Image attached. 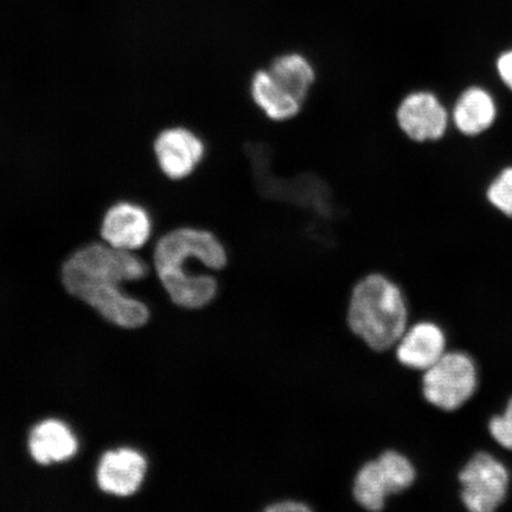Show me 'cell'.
Returning a JSON list of instances; mask_svg holds the SVG:
<instances>
[{
    "label": "cell",
    "mask_w": 512,
    "mask_h": 512,
    "mask_svg": "<svg viewBox=\"0 0 512 512\" xmlns=\"http://www.w3.org/2000/svg\"><path fill=\"white\" fill-rule=\"evenodd\" d=\"M78 439L59 420H46L31 431L29 450L37 463L50 465L66 462L78 452Z\"/></svg>",
    "instance_id": "12"
},
{
    "label": "cell",
    "mask_w": 512,
    "mask_h": 512,
    "mask_svg": "<svg viewBox=\"0 0 512 512\" xmlns=\"http://www.w3.org/2000/svg\"><path fill=\"white\" fill-rule=\"evenodd\" d=\"M152 233L149 213L138 204L120 202L108 209L101 224V236L114 248L132 252L142 248Z\"/></svg>",
    "instance_id": "8"
},
{
    "label": "cell",
    "mask_w": 512,
    "mask_h": 512,
    "mask_svg": "<svg viewBox=\"0 0 512 512\" xmlns=\"http://www.w3.org/2000/svg\"><path fill=\"white\" fill-rule=\"evenodd\" d=\"M489 431L499 445L512 451V399L502 415L490 420Z\"/></svg>",
    "instance_id": "18"
},
{
    "label": "cell",
    "mask_w": 512,
    "mask_h": 512,
    "mask_svg": "<svg viewBox=\"0 0 512 512\" xmlns=\"http://www.w3.org/2000/svg\"><path fill=\"white\" fill-rule=\"evenodd\" d=\"M147 471L145 458L131 448H120L104 454L98 467V484L102 491L114 496L136 494Z\"/></svg>",
    "instance_id": "9"
},
{
    "label": "cell",
    "mask_w": 512,
    "mask_h": 512,
    "mask_svg": "<svg viewBox=\"0 0 512 512\" xmlns=\"http://www.w3.org/2000/svg\"><path fill=\"white\" fill-rule=\"evenodd\" d=\"M460 497L472 512L496 510L507 497L510 476L507 467L489 453H478L459 473Z\"/></svg>",
    "instance_id": "5"
},
{
    "label": "cell",
    "mask_w": 512,
    "mask_h": 512,
    "mask_svg": "<svg viewBox=\"0 0 512 512\" xmlns=\"http://www.w3.org/2000/svg\"><path fill=\"white\" fill-rule=\"evenodd\" d=\"M347 319L350 330L370 349L387 351L408 329L406 298L387 275L368 274L352 290Z\"/></svg>",
    "instance_id": "3"
},
{
    "label": "cell",
    "mask_w": 512,
    "mask_h": 512,
    "mask_svg": "<svg viewBox=\"0 0 512 512\" xmlns=\"http://www.w3.org/2000/svg\"><path fill=\"white\" fill-rule=\"evenodd\" d=\"M352 494L360 507L368 511H381L387 499L393 496L392 484L379 460H370L356 473Z\"/></svg>",
    "instance_id": "14"
},
{
    "label": "cell",
    "mask_w": 512,
    "mask_h": 512,
    "mask_svg": "<svg viewBox=\"0 0 512 512\" xmlns=\"http://www.w3.org/2000/svg\"><path fill=\"white\" fill-rule=\"evenodd\" d=\"M478 382L475 362L464 352L445 355L425 371L422 394L432 406L451 412L462 407L475 394Z\"/></svg>",
    "instance_id": "4"
},
{
    "label": "cell",
    "mask_w": 512,
    "mask_h": 512,
    "mask_svg": "<svg viewBox=\"0 0 512 512\" xmlns=\"http://www.w3.org/2000/svg\"><path fill=\"white\" fill-rule=\"evenodd\" d=\"M395 347L403 367L426 371L445 355L446 337L439 325L421 322L407 329Z\"/></svg>",
    "instance_id": "10"
},
{
    "label": "cell",
    "mask_w": 512,
    "mask_h": 512,
    "mask_svg": "<svg viewBox=\"0 0 512 512\" xmlns=\"http://www.w3.org/2000/svg\"><path fill=\"white\" fill-rule=\"evenodd\" d=\"M249 93L254 105L275 123L296 118L305 101L280 83L267 68L256 70L249 83Z\"/></svg>",
    "instance_id": "11"
},
{
    "label": "cell",
    "mask_w": 512,
    "mask_h": 512,
    "mask_svg": "<svg viewBox=\"0 0 512 512\" xmlns=\"http://www.w3.org/2000/svg\"><path fill=\"white\" fill-rule=\"evenodd\" d=\"M392 483L394 495L402 494L414 484L416 470L405 454L388 450L377 457Z\"/></svg>",
    "instance_id": "16"
},
{
    "label": "cell",
    "mask_w": 512,
    "mask_h": 512,
    "mask_svg": "<svg viewBox=\"0 0 512 512\" xmlns=\"http://www.w3.org/2000/svg\"><path fill=\"white\" fill-rule=\"evenodd\" d=\"M311 507L302 501L296 499H284V501L274 502L265 508L268 512H307Z\"/></svg>",
    "instance_id": "20"
},
{
    "label": "cell",
    "mask_w": 512,
    "mask_h": 512,
    "mask_svg": "<svg viewBox=\"0 0 512 512\" xmlns=\"http://www.w3.org/2000/svg\"><path fill=\"white\" fill-rule=\"evenodd\" d=\"M486 197L498 211L512 217V166L501 171L486 191Z\"/></svg>",
    "instance_id": "17"
},
{
    "label": "cell",
    "mask_w": 512,
    "mask_h": 512,
    "mask_svg": "<svg viewBox=\"0 0 512 512\" xmlns=\"http://www.w3.org/2000/svg\"><path fill=\"white\" fill-rule=\"evenodd\" d=\"M195 260L209 270L221 271L227 266L228 253L220 239L206 229L178 228L157 242L158 278L172 302L184 309H202L213 302L219 290L217 280L211 275L187 270Z\"/></svg>",
    "instance_id": "2"
},
{
    "label": "cell",
    "mask_w": 512,
    "mask_h": 512,
    "mask_svg": "<svg viewBox=\"0 0 512 512\" xmlns=\"http://www.w3.org/2000/svg\"><path fill=\"white\" fill-rule=\"evenodd\" d=\"M497 106L492 95L482 87L473 86L459 96L452 118L458 131L467 137H476L495 124Z\"/></svg>",
    "instance_id": "13"
},
{
    "label": "cell",
    "mask_w": 512,
    "mask_h": 512,
    "mask_svg": "<svg viewBox=\"0 0 512 512\" xmlns=\"http://www.w3.org/2000/svg\"><path fill=\"white\" fill-rule=\"evenodd\" d=\"M155 153L163 174L179 181L189 177L201 164L206 155V145L188 128L174 127L159 134Z\"/></svg>",
    "instance_id": "7"
},
{
    "label": "cell",
    "mask_w": 512,
    "mask_h": 512,
    "mask_svg": "<svg viewBox=\"0 0 512 512\" xmlns=\"http://www.w3.org/2000/svg\"><path fill=\"white\" fill-rule=\"evenodd\" d=\"M145 262L132 252L92 243L79 249L62 268V281L72 296L92 306L101 316L126 329L140 328L149 309L120 290L126 281L143 279Z\"/></svg>",
    "instance_id": "1"
},
{
    "label": "cell",
    "mask_w": 512,
    "mask_h": 512,
    "mask_svg": "<svg viewBox=\"0 0 512 512\" xmlns=\"http://www.w3.org/2000/svg\"><path fill=\"white\" fill-rule=\"evenodd\" d=\"M497 73L505 86L512 92V49L504 51L496 63Z\"/></svg>",
    "instance_id": "19"
},
{
    "label": "cell",
    "mask_w": 512,
    "mask_h": 512,
    "mask_svg": "<svg viewBox=\"0 0 512 512\" xmlns=\"http://www.w3.org/2000/svg\"><path fill=\"white\" fill-rule=\"evenodd\" d=\"M267 69L275 79L304 101L316 82V69L302 54L287 53L277 56Z\"/></svg>",
    "instance_id": "15"
},
{
    "label": "cell",
    "mask_w": 512,
    "mask_h": 512,
    "mask_svg": "<svg viewBox=\"0 0 512 512\" xmlns=\"http://www.w3.org/2000/svg\"><path fill=\"white\" fill-rule=\"evenodd\" d=\"M396 121L401 132L413 142H437L447 131L448 113L437 95L415 91L401 100Z\"/></svg>",
    "instance_id": "6"
}]
</instances>
